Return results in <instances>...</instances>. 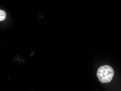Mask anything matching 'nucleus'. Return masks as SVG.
<instances>
[{
  "label": "nucleus",
  "mask_w": 121,
  "mask_h": 91,
  "mask_svg": "<svg viewBox=\"0 0 121 91\" xmlns=\"http://www.w3.org/2000/svg\"><path fill=\"white\" fill-rule=\"evenodd\" d=\"M114 70L111 67L105 65L100 67L97 72V76L98 78L99 81L103 83H108L112 80Z\"/></svg>",
  "instance_id": "nucleus-1"
},
{
  "label": "nucleus",
  "mask_w": 121,
  "mask_h": 91,
  "mask_svg": "<svg viewBox=\"0 0 121 91\" xmlns=\"http://www.w3.org/2000/svg\"><path fill=\"white\" fill-rule=\"evenodd\" d=\"M6 18V13L4 10H0V21H2L4 20Z\"/></svg>",
  "instance_id": "nucleus-2"
}]
</instances>
